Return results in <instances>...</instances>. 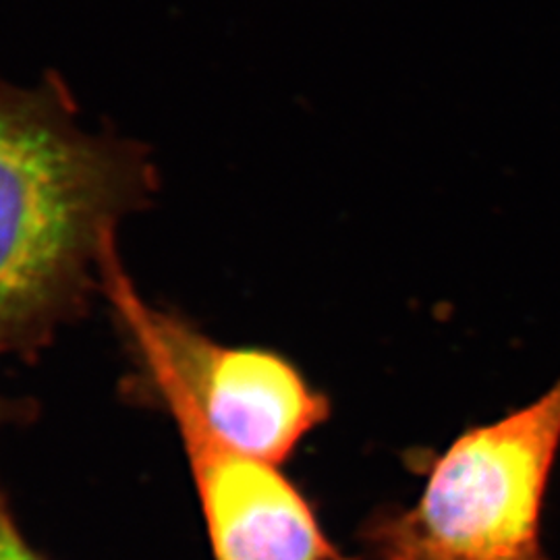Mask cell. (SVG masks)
Here are the masks:
<instances>
[{"instance_id": "4", "label": "cell", "mask_w": 560, "mask_h": 560, "mask_svg": "<svg viewBox=\"0 0 560 560\" xmlns=\"http://www.w3.org/2000/svg\"><path fill=\"white\" fill-rule=\"evenodd\" d=\"M214 560H353L324 536L300 490L275 465L179 428Z\"/></svg>"}, {"instance_id": "2", "label": "cell", "mask_w": 560, "mask_h": 560, "mask_svg": "<svg viewBox=\"0 0 560 560\" xmlns=\"http://www.w3.org/2000/svg\"><path fill=\"white\" fill-rule=\"evenodd\" d=\"M101 289L125 332L140 378L179 428H196L224 448L280 463L328 416V402L275 351L226 347L194 324L143 300L106 249Z\"/></svg>"}, {"instance_id": "1", "label": "cell", "mask_w": 560, "mask_h": 560, "mask_svg": "<svg viewBox=\"0 0 560 560\" xmlns=\"http://www.w3.org/2000/svg\"><path fill=\"white\" fill-rule=\"evenodd\" d=\"M154 187L140 145L85 131L59 81H0V355L40 347L80 312L119 222Z\"/></svg>"}, {"instance_id": "3", "label": "cell", "mask_w": 560, "mask_h": 560, "mask_svg": "<svg viewBox=\"0 0 560 560\" xmlns=\"http://www.w3.org/2000/svg\"><path fill=\"white\" fill-rule=\"evenodd\" d=\"M559 444L560 378L532 405L463 434L418 504L370 527V546L381 560H546L541 499Z\"/></svg>"}, {"instance_id": "5", "label": "cell", "mask_w": 560, "mask_h": 560, "mask_svg": "<svg viewBox=\"0 0 560 560\" xmlns=\"http://www.w3.org/2000/svg\"><path fill=\"white\" fill-rule=\"evenodd\" d=\"M0 560H46L21 536L0 499Z\"/></svg>"}]
</instances>
